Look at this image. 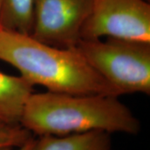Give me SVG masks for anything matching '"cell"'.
Masks as SVG:
<instances>
[{"mask_svg": "<svg viewBox=\"0 0 150 150\" xmlns=\"http://www.w3.org/2000/svg\"><path fill=\"white\" fill-rule=\"evenodd\" d=\"M20 124L34 136L80 134L99 130L136 135L140 121L118 99L108 94L32 93Z\"/></svg>", "mask_w": 150, "mask_h": 150, "instance_id": "obj_1", "label": "cell"}, {"mask_svg": "<svg viewBox=\"0 0 150 150\" xmlns=\"http://www.w3.org/2000/svg\"><path fill=\"white\" fill-rule=\"evenodd\" d=\"M0 60L31 84L49 92L120 96L75 48H57L31 35L0 28Z\"/></svg>", "mask_w": 150, "mask_h": 150, "instance_id": "obj_2", "label": "cell"}, {"mask_svg": "<svg viewBox=\"0 0 150 150\" xmlns=\"http://www.w3.org/2000/svg\"><path fill=\"white\" fill-rule=\"evenodd\" d=\"M75 48L119 95H150V43L106 38L80 39Z\"/></svg>", "mask_w": 150, "mask_h": 150, "instance_id": "obj_3", "label": "cell"}, {"mask_svg": "<svg viewBox=\"0 0 150 150\" xmlns=\"http://www.w3.org/2000/svg\"><path fill=\"white\" fill-rule=\"evenodd\" d=\"M147 0H93L81 39L115 38L150 43V4Z\"/></svg>", "mask_w": 150, "mask_h": 150, "instance_id": "obj_4", "label": "cell"}, {"mask_svg": "<svg viewBox=\"0 0 150 150\" xmlns=\"http://www.w3.org/2000/svg\"><path fill=\"white\" fill-rule=\"evenodd\" d=\"M93 0H33L30 35L57 48H74Z\"/></svg>", "mask_w": 150, "mask_h": 150, "instance_id": "obj_5", "label": "cell"}, {"mask_svg": "<svg viewBox=\"0 0 150 150\" xmlns=\"http://www.w3.org/2000/svg\"><path fill=\"white\" fill-rule=\"evenodd\" d=\"M33 85L21 76L0 72V121L20 123L23 108Z\"/></svg>", "mask_w": 150, "mask_h": 150, "instance_id": "obj_6", "label": "cell"}, {"mask_svg": "<svg viewBox=\"0 0 150 150\" xmlns=\"http://www.w3.org/2000/svg\"><path fill=\"white\" fill-rule=\"evenodd\" d=\"M109 133L99 130L35 138L33 150H114Z\"/></svg>", "mask_w": 150, "mask_h": 150, "instance_id": "obj_7", "label": "cell"}, {"mask_svg": "<svg viewBox=\"0 0 150 150\" xmlns=\"http://www.w3.org/2000/svg\"><path fill=\"white\" fill-rule=\"evenodd\" d=\"M33 0H1V28L30 35Z\"/></svg>", "mask_w": 150, "mask_h": 150, "instance_id": "obj_8", "label": "cell"}, {"mask_svg": "<svg viewBox=\"0 0 150 150\" xmlns=\"http://www.w3.org/2000/svg\"><path fill=\"white\" fill-rule=\"evenodd\" d=\"M33 136L20 123H8L0 121V148L19 147Z\"/></svg>", "mask_w": 150, "mask_h": 150, "instance_id": "obj_9", "label": "cell"}, {"mask_svg": "<svg viewBox=\"0 0 150 150\" xmlns=\"http://www.w3.org/2000/svg\"><path fill=\"white\" fill-rule=\"evenodd\" d=\"M35 142V136H33L30 139L19 147H1L0 150H33Z\"/></svg>", "mask_w": 150, "mask_h": 150, "instance_id": "obj_10", "label": "cell"}, {"mask_svg": "<svg viewBox=\"0 0 150 150\" xmlns=\"http://www.w3.org/2000/svg\"><path fill=\"white\" fill-rule=\"evenodd\" d=\"M0 18H1V0H0ZM0 28H1V24H0Z\"/></svg>", "mask_w": 150, "mask_h": 150, "instance_id": "obj_11", "label": "cell"}, {"mask_svg": "<svg viewBox=\"0 0 150 150\" xmlns=\"http://www.w3.org/2000/svg\"><path fill=\"white\" fill-rule=\"evenodd\" d=\"M147 1H149V0H147Z\"/></svg>", "mask_w": 150, "mask_h": 150, "instance_id": "obj_12", "label": "cell"}]
</instances>
